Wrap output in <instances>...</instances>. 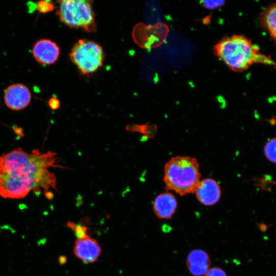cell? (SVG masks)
I'll return each mask as SVG.
<instances>
[{
	"label": "cell",
	"instance_id": "obj_1",
	"mask_svg": "<svg viewBox=\"0 0 276 276\" xmlns=\"http://www.w3.org/2000/svg\"><path fill=\"white\" fill-rule=\"evenodd\" d=\"M55 152L41 153L34 149L28 153L19 148L0 156V196L4 198L21 199L33 191L36 195L56 191V178L50 172L56 165Z\"/></svg>",
	"mask_w": 276,
	"mask_h": 276
},
{
	"label": "cell",
	"instance_id": "obj_2",
	"mask_svg": "<svg viewBox=\"0 0 276 276\" xmlns=\"http://www.w3.org/2000/svg\"><path fill=\"white\" fill-rule=\"evenodd\" d=\"M215 55L231 70L242 72L254 63L275 65L269 56L260 52L259 47L248 38L233 35L222 38L213 48Z\"/></svg>",
	"mask_w": 276,
	"mask_h": 276
},
{
	"label": "cell",
	"instance_id": "obj_3",
	"mask_svg": "<svg viewBox=\"0 0 276 276\" xmlns=\"http://www.w3.org/2000/svg\"><path fill=\"white\" fill-rule=\"evenodd\" d=\"M197 160L188 156H176L164 167L163 180L167 191L183 196L194 193L200 181Z\"/></svg>",
	"mask_w": 276,
	"mask_h": 276
},
{
	"label": "cell",
	"instance_id": "obj_4",
	"mask_svg": "<svg viewBox=\"0 0 276 276\" xmlns=\"http://www.w3.org/2000/svg\"><path fill=\"white\" fill-rule=\"evenodd\" d=\"M57 15L60 21L68 27L92 33L96 31L94 12L90 1L64 0L58 2Z\"/></svg>",
	"mask_w": 276,
	"mask_h": 276
},
{
	"label": "cell",
	"instance_id": "obj_5",
	"mask_svg": "<svg viewBox=\"0 0 276 276\" xmlns=\"http://www.w3.org/2000/svg\"><path fill=\"white\" fill-rule=\"evenodd\" d=\"M70 57L82 74L88 75L96 72L103 65L104 55L98 43L80 39L73 46Z\"/></svg>",
	"mask_w": 276,
	"mask_h": 276
},
{
	"label": "cell",
	"instance_id": "obj_6",
	"mask_svg": "<svg viewBox=\"0 0 276 276\" xmlns=\"http://www.w3.org/2000/svg\"><path fill=\"white\" fill-rule=\"evenodd\" d=\"M168 34V27L162 23L147 26L144 23L136 24L132 31L134 42L144 49L157 47L162 44Z\"/></svg>",
	"mask_w": 276,
	"mask_h": 276
},
{
	"label": "cell",
	"instance_id": "obj_7",
	"mask_svg": "<svg viewBox=\"0 0 276 276\" xmlns=\"http://www.w3.org/2000/svg\"><path fill=\"white\" fill-rule=\"evenodd\" d=\"M29 88L22 83H15L8 86L4 92L6 105L13 110H20L27 107L31 101Z\"/></svg>",
	"mask_w": 276,
	"mask_h": 276
},
{
	"label": "cell",
	"instance_id": "obj_8",
	"mask_svg": "<svg viewBox=\"0 0 276 276\" xmlns=\"http://www.w3.org/2000/svg\"><path fill=\"white\" fill-rule=\"evenodd\" d=\"M32 53L34 58L39 63L50 65L58 60L60 55V49L52 40L41 39L34 44Z\"/></svg>",
	"mask_w": 276,
	"mask_h": 276
},
{
	"label": "cell",
	"instance_id": "obj_9",
	"mask_svg": "<svg viewBox=\"0 0 276 276\" xmlns=\"http://www.w3.org/2000/svg\"><path fill=\"white\" fill-rule=\"evenodd\" d=\"M75 256L85 263H93L97 261L101 248L97 240L90 237L77 239L74 246Z\"/></svg>",
	"mask_w": 276,
	"mask_h": 276
},
{
	"label": "cell",
	"instance_id": "obj_10",
	"mask_svg": "<svg viewBox=\"0 0 276 276\" xmlns=\"http://www.w3.org/2000/svg\"><path fill=\"white\" fill-rule=\"evenodd\" d=\"M194 193L197 200L205 205L216 204L220 199L221 193L219 184L212 178L200 180Z\"/></svg>",
	"mask_w": 276,
	"mask_h": 276
},
{
	"label": "cell",
	"instance_id": "obj_11",
	"mask_svg": "<svg viewBox=\"0 0 276 276\" xmlns=\"http://www.w3.org/2000/svg\"><path fill=\"white\" fill-rule=\"evenodd\" d=\"M177 202L175 196L166 192L159 194L155 198L153 208L155 215L159 219H170L175 213Z\"/></svg>",
	"mask_w": 276,
	"mask_h": 276
},
{
	"label": "cell",
	"instance_id": "obj_12",
	"mask_svg": "<svg viewBox=\"0 0 276 276\" xmlns=\"http://www.w3.org/2000/svg\"><path fill=\"white\" fill-rule=\"evenodd\" d=\"M186 264L190 272L194 276H202L210 269L211 261L208 254L201 249H194L188 255Z\"/></svg>",
	"mask_w": 276,
	"mask_h": 276
},
{
	"label": "cell",
	"instance_id": "obj_13",
	"mask_svg": "<svg viewBox=\"0 0 276 276\" xmlns=\"http://www.w3.org/2000/svg\"><path fill=\"white\" fill-rule=\"evenodd\" d=\"M259 20L261 27L276 43V2L270 4L260 13Z\"/></svg>",
	"mask_w": 276,
	"mask_h": 276
},
{
	"label": "cell",
	"instance_id": "obj_14",
	"mask_svg": "<svg viewBox=\"0 0 276 276\" xmlns=\"http://www.w3.org/2000/svg\"><path fill=\"white\" fill-rule=\"evenodd\" d=\"M126 129L132 132H140L147 138H152L156 132V126L154 124H129L126 126Z\"/></svg>",
	"mask_w": 276,
	"mask_h": 276
},
{
	"label": "cell",
	"instance_id": "obj_15",
	"mask_svg": "<svg viewBox=\"0 0 276 276\" xmlns=\"http://www.w3.org/2000/svg\"><path fill=\"white\" fill-rule=\"evenodd\" d=\"M264 152L267 159L276 164V137L270 139L266 143Z\"/></svg>",
	"mask_w": 276,
	"mask_h": 276
},
{
	"label": "cell",
	"instance_id": "obj_16",
	"mask_svg": "<svg viewBox=\"0 0 276 276\" xmlns=\"http://www.w3.org/2000/svg\"><path fill=\"white\" fill-rule=\"evenodd\" d=\"M66 225L74 231L76 237L78 238L77 239H84L90 237L87 234L88 229L85 226L75 224L72 222H68Z\"/></svg>",
	"mask_w": 276,
	"mask_h": 276
},
{
	"label": "cell",
	"instance_id": "obj_17",
	"mask_svg": "<svg viewBox=\"0 0 276 276\" xmlns=\"http://www.w3.org/2000/svg\"><path fill=\"white\" fill-rule=\"evenodd\" d=\"M54 5L49 1H40L37 3L36 8L41 13H45L52 11L54 9Z\"/></svg>",
	"mask_w": 276,
	"mask_h": 276
},
{
	"label": "cell",
	"instance_id": "obj_18",
	"mask_svg": "<svg viewBox=\"0 0 276 276\" xmlns=\"http://www.w3.org/2000/svg\"><path fill=\"white\" fill-rule=\"evenodd\" d=\"M204 276H227L225 271L219 267L210 268Z\"/></svg>",
	"mask_w": 276,
	"mask_h": 276
},
{
	"label": "cell",
	"instance_id": "obj_19",
	"mask_svg": "<svg viewBox=\"0 0 276 276\" xmlns=\"http://www.w3.org/2000/svg\"><path fill=\"white\" fill-rule=\"evenodd\" d=\"M202 5L208 9H215L222 6L224 2L221 1H203Z\"/></svg>",
	"mask_w": 276,
	"mask_h": 276
},
{
	"label": "cell",
	"instance_id": "obj_20",
	"mask_svg": "<svg viewBox=\"0 0 276 276\" xmlns=\"http://www.w3.org/2000/svg\"><path fill=\"white\" fill-rule=\"evenodd\" d=\"M48 105L52 110H56L60 107V102L57 98L52 97L49 99Z\"/></svg>",
	"mask_w": 276,
	"mask_h": 276
},
{
	"label": "cell",
	"instance_id": "obj_21",
	"mask_svg": "<svg viewBox=\"0 0 276 276\" xmlns=\"http://www.w3.org/2000/svg\"><path fill=\"white\" fill-rule=\"evenodd\" d=\"M45 196L49 200H52L54 197V194L52 192H49L44 193Z\"/></svg>",
	"mask_w": 276,
	"mask_h": 276
},
{
	"label": "cell",
	"instance_id": "obj_22",
	"mask_svg": "<svg viewBox=\"0 0 276 276\" xmlns=\"http://www.w3.org/2000/svg\"><path fill=\"white\" fill-rule=\"evenodd\" d=\"M58 261H59V263L61 264V265H62L63 264H64L66 262V258L64 256H60L59 257V259H58Z\"/></svg>",
	"mask_w": 276,
	"mask_h": 276
}]
</instances>
